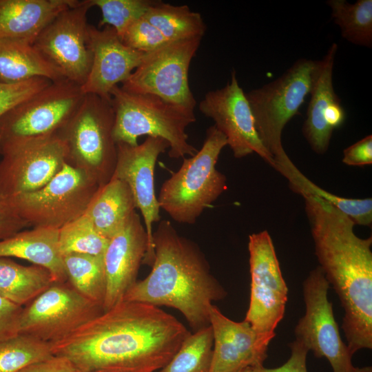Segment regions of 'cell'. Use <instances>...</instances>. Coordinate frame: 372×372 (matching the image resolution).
<instances>
[{
    "label": "cell",
    "instance_id": "83f0119b",
    "mask_svg": "<svg viewBox=\"0 0 372 372\" xmlns=\"http://www.w3.org/2000/svg\"><path fill=\"white\" fill-rule=\"evenodd\" d=\"M63 258L68 282L82 296L103 307L106 291L103 256L69 254Z\"/></svg>",
    "mask_w": 372,
    "mask_h": 372
},
{
    "label": "cell",
    "instance_id": "4fadbf2b",
    "mask_svg": "<svg viewBox=\"0 0 372 372\" xmlns=\"http://www.w3.org/2000/svg\"><path fill=\"white\" fill-rule=\"evenodd\" d=\"M330 285L322 269H312L303 282L306 311L295 327L296 339L318 358H327L333 372H352L354 367L347 345L342 341L327 298Z\"/></svg>",
    "mask_w": 372,
    "mask_h": 372
},
{
    "label": "cell",
    "instance_id": "4dcf8cb0",
    "mask_svg": "<svg viewBox=\"0 0 372 372\" xmlns=\"http://www.w3.org/2000/svg\"><path fill=\"white\" fill-rule=\"evenodd\" d=\"M53 355L51 344L25 334L0 341V372H19Z\"/></svg>",
    "mask_w": 372,
    "mask_h": 372
},
{
    "label": "cell",
    "instance_id": "484cf974",
    "mask_svg": "<svg viewBox=\"0 0 372 372\" xmlns=\"http://www.w3.org/2000/svg\"><path fill=\"white\" fill-rule=\"evenodd\" d=\"M53 282L50 272L41 267L0 258V296L19 306L30 303Z\"/></svg>",
    "mask_w": 372,
    "mask_h": 372
},
{
    "label": "cell",
    "instance_id": "ffe728a7",
    "mask_svg": "<svg viewBox=\"0 0 372 372\" xmlns=\"http://www.w3.org/2000/svg\"><path fill=\"white\" fill-rule=\"evenodd\" d=\"M148 248V238L140 216L135 211L112 238L103 254L106 291L103 311L123 300L136 277Z\"/></svg>",
    "mask_w": 372,
    "mask_h": 372
},
{
    "label": "cell",
    "instance_id": "603a6c76",
    "mask_svg": "<svg viewBox=\"0 0 372 372\" xmlns=\"http://www.w3.org/2000/svg\"><path fill=\"white\" fill-rule=\"evenodd\" d=\"M59 229L33 227L0 240V258H18L48 270L54 282H68L59 249Z\"/></svg>",
    "mask_w": 372,
    "mask_h": 372
},
{
    "label": "cell",
    "instance_id": "f35d334b",
    "mask_svg": "<svg viewBox=\"0 0 372 372\" xmlns=\"http://www.w3.org/2000/svg\"><path fill=\"white\" fill-rule=\"evenodd\" d=\"M342 162L349 166L372 164V136L367 135L343 151Z\"/></svg>",
    "mask_w": 372,
    "mask_h": 372
},
{
    "label": "cell",
    "instance_id": "836d02e7",
    "mask_svg": "<svg viewBox=\"0 0 372 372\" xmlns=\"http://www.w3.org/2000/svg\"><path fill=\"white\" fill-rule=\"evenodd\" d=\"M299 194H310L318 196L347 215L355 223L369 227L372 223V199L349 198L337 196L307 179Z\"/></svg>",
    "mask_w": 372,
    "mask_h": 372
},
{
    "label": "cell",
    "instance_id": "d6986e66",
    "mask_svg": "<svg viewBox=\"0 0 372 372\" xmlns=\"http://www.w3.org/2000/svg\"><path fill=\"white\" fill-rule=\"evenodd\" d=\"M89 46L92 59L88 76L81 86L85 94L111 100V92L125 81L138 66L145 53L123 43L116 30L88 25Z\"/></svg>",
    "mask_w": 372,
    "mask_h": 372
},
{
    "label": "cell",
    "instance_id": "d6a6232c",
    "mask_svg": "<svg viewBox=\"0 0 372 372\" xmlns=\"http://www.w3.org/2000/svg\"><path fill=\"white\" fill-rule=\"evenodd\" d=\"M92 6L101 12L99 28H113L120 39L127 28L142 17L154 2V0H90Z\"/></svg>",
    "mask_w": 372,
    "mask_h": 372
},
{
    "label": "cell",
    "instance_id": "d4e9b609",
    "mask_svg": "<svg viewBox=\"0 0 372 372\" xmlns=\"http://www.w3.org/2000/svg\"><path fill=\"white\" fill-rule=\"evenodd\" d=\"M36 77L65 79L33 44L0 39V82L15 83Z\"/></svg>",
    "mask_w": 372,
    "mask_h": 372
},
{
    "label": "cell",
    "instance_id": "5bb4252c",
    "mask_svg": "<svg viewBox=\"0 0 372 372\" xmlns=\"http://www.w3.org/2000/svg\"><path fill=\"white\" fill-rule=\"evenodd\" d=\"M91 7L90 0L79 1L56 16L33 43L65 79L80 86L88 76L92 59L87 21Z\"/></svg>",
    "mask_w": 372,
    "mask_h": 372
},
{
    "label": "cell",
    "instance_id": "8d00e7d4",
    "mask_svg": "<svg viewBox=\"0 0 372 372\" xmlns=\"http://www.w3.org/2000/svg\"><path fill=\"white\" fill-rule=\"evenodd\" d=\"M22 309L0 296V341L19 334Z\"/></svg>",
    "mask_w": 372,
    "mask_h": 372
},
{
    "label": "cell",
    "instance_id": "4316f807",
    "mask_svg": "<svg viewBox=\"0 0 372 372\" xmlns=\"http://www.w3.org/2000/svg\"><path fill=\"white\" fill-rule=\"evenodd\" d=\"M165 37L167 41L203 38L206 25L200 13L187 5L174 6L154 1L143 15Z\"/></svg>",
    "mask_w": 372,
    "mask_h": 372
},
{
    "label": "cell",
    "instance_id": "7c38bea8",
    "mask_svg": "<svg viewBox=\"0 0 372 372\" xmlns=\"http://www.w3.org/2000/svg\"><path fill=\"white\" fill-rule=\"evenodd\" d=\"M248 250L251 291L245 320L257 332L275 336L285 315L288 288L268 231L249 235Z\"/></svg>",
    "mask_w": 372,
    "mask_h": 372
},
{
    "label": "cell",
    "instance_id": "ba28073f",
    "mask_svg": "<svg viewBox=\"0 0 372 372\" xmlns=\"http://www.w3.org/2000/svg\"><path fill=\"white\" fill-rule=\"evenodd\" d=\"M101 185L65 163L43 187L6 200L29 226L60 229L83 216Z\"/></svg>",
    "mask_w": 372,
    "mask_h": 372
},
{
    "label": "cell",
    "instance_id": "5b68a950",
    "mask_svg": "<svg viewBox=\"0 0 372 372\" xmlns=\"http://www.w3.org/2000/svg\"><path fill=\"white\" fill-rule=\"evenodd\" d=\"M116 143L137 145L141 136L159 137L169 144L172 158L192 156L197 149L189 143L187 127L196 120L192 110L152 94H134L115 86L111 92Z\"/></svg>",
    "mask_w": 372,
    "mask_h": 372
},
{
    "label": "cell",
    "instance_id": "9a60e30c",
    "mask_svg": "<svg viewBox=\"0 0 372 372\" xmlns=\"http://www.w3.org/2000/svg\"><path fill=\"white\" fill-rule=\"evenodd\" d=\"M0 154V196L6 200L41 189L66 163L58 133L10 145Z\"/></svg>",
    "mask_w": 372,
    "mask_h": 372
},
{
    "label": "cell",
    "instance_id": "8992f818",
    "mask_svg": "<svg viewBox=\"0 0 372 372\" xmlns=\"http://www.w3.org/2000/svg\"><path fill=\"white\" fill-rule=\"evenodd\" d=\"M227 138L214 125L209 127L201 148L183 158L178 171L162 185L158 202L174 220L193 225L203 211L227 190L226 176L216 169Z\"/></svg>",
    "mask_w": 372,
    "mask_h": 372
},
{
    "label": "cell",
    "instance_id": "7a4b0ae2",
    "mask_svg": "<svg viewBox=\"0 0 372 372\" xmlns=\"http://www.w3.org/2000/svg\"><path fill=\"white\" fill-rule=\"evenodd\" d=\"M152 238V270L134 284L123 300L176 309L194 331L209 326L212 302L227 293L211 274L204 254L167 220L160 221Z\"/></svg>",
    "mask_w": 372,
    "mask_h": 372
},
{
    "label": "cell",
    "instance_id": "44dd1931",
    "mask_svg": "<svg viewBox=\"0 0 372 372\" xmlns=\"http://www.w3.org/2000/svg\"><path fill=\"white\" fill-rule=\"evenodd\" d=\"M338 44L332 43L325 56L316 61L309 94L311 99L302 134L312 150L318 154L327 152L334 130L346 118L341 100L335 92L333 70Z\"/></svg>",
    "mask_w": 372,
    "mask_h": 372
},
{
    "label": "cell",
    "instance_id": "277c9868",
    "mask_svg": "<svg viewBox=\"0 0 372 372\" xmlns=\"http://www.w3.org/2000/svg\"><path fill=\"white\" fill-rule=\"evenodd\" d=\"M316 61L301 58L278 79L245 93L259 138L293 192L304 175L285 151L282 133L309 94Z\"/></svg>",
    "mask_w": 372,
    "mask_h": 372
},
{
    "label": "cell",
    "instance_id": "7bdbcfd3",
    "mask_svg": "<svg viewBox=\"0 0 372 372\" xmlns=\"http://www.w3.org/2000/svg\"><path fill=\"white\" fill-rule=\"evenodd\" d=\"M258 369L259 368H257V369L249 368V369H246L240 371L238 372H257Z\"/></svg>",
    "mask_w": 372,
    "mask_h": 372
},
{
    "label": "cell",
    "instance_id": "30bf717a",
    "mask_svg": "<svg viewBox=\"0 0 372 372\" xmlns=\"http://www.w3.org/2000/svg\"><path fill=\"white\" fill-rule=\"evenodd\" d=\"M201 39L196 37L169 41L145 53L121 87L130 93L154 95L194 110L196 101L189 87L188 74Z\"/></svg>",
    "mask_w": 372,
    "mask_h": 372
},
{
    "label": "cell",
    "instance_id": "d590c367",
    "mask_svg": "<svg viewBox=\"0 0 372 372\" xmlns=\"http://www.w3.org/2000/svg\"><path fill=\"white\" fill-rule=\"evenodd\" d=\"M53 81L36 77L15 83L0 82V118L14 107L48 87Z\"/></svg>",
    "mask_w": 372,
    "mask_h": 372
},
{
    "label": "cell",
    "instance_id": "60d3db41",
    "mask_svg": "<svg viewBox=\"0 0 372 372\" xmlns=\"http://www.w3.org/2000/svg\"><path fill=\"white\" fill-rule=\"evenodd\" d=\"M19 372H77L71 362L63 357L52 355L31 364Z\"/></svg>",
    "mask_w": 372,
    "mask_h": 372
},
{
    "label": "cell",
    "instance_id": "e0dca14e",
    "mask_svg": "<svg viewBox=\"0 0 372 372\" xmlns=\"http://www.w3.org/2000/svg\"><path fill=\"white\" fill-rule=\"evenodd\" d=\"M116 146L117 160L112 177L127 183L142 214L148 238L143 262L152 266L154 258L153 224L161 218L154 188V169L158 157L166 152L169 144L162 138L147 136L143 143L135 146L121 143Z\"/></svg>",
    "mask_w": 372,
    "mask_h": 372
},
{
    "label": "cell",
    "instance_id": "74e56055",
    "mask_svg": "<svg viewBox=\"0 0 372 372\" xmlns=\"http://www.w3.org/2000/svg\"><path fill=\"white\" fill-rule=\"evenodd\" d=\"M9 203L0 196V240L7 238L28 227Z\"/></svg>",
    "mask_w": 372,
    "mask_h": 372
},
{
    "label": "cell",
    "instance_id": "f546056e",
    "mask_svg": "<svg viewBox=\"0 0 372 372\" xmlns=\"http://www.w3.org/2000/svg\"><path fill=\"white\" fill-rule=\"evenodd\" d=\"M213 343L210 325L189 333L160 372H209Z\"/></svg>",
    "mask_w": 372,
    "mask_h": 372
},
{
    "label": "cell",
    "instance_id": "9c48e42d",
    "mask_svg": "<svg viewBox=\"0 0 372 372\" xmlns=\"http://www.w3.org/2000/svg\"><path fill=\"white\" fill-rule=\"evenodd\" d=\"M84 96L80 85L61 79L18 104L0 118V151L57 133Z\"/></svg>",
    "mask_w": 372,
    "mask_h": 372
},
{
    "label": "cell",
    "instance_id": "e575fe53",
    "mask_svg": "<svg viewBox=\"0 0 372 372\" xmlns=\"http://www.w3.org/2000/svg\"><path fill=\"white\" fill-rule=\"evenodd\" d=\"M121 39L127 46L144 53L154 51L169 42L143 16L127 28Z\"/></svg>",
    "mask_w": 372,
    "mask_h": 372
},
{
    "label": "cell",
    "instance_id": "2e32d148",
    "mask_svg": "<svg viewBox=\"0 0 372 372\" xmlns=\"http://www.w3.org/2000/svg\"><path fill=\"white\" fill-rule=\"evenodd\" d=\"M199 110L211 118L216 128L225 135L235 158H242L256 153L276 169L273 158L257 134L250 105L239 85L235 70L223 87L207 92L199 103Z\"/></svg>",
    "mask_w": 372,
    "mask_h": 372
},
{
    "label": "cell",
    "instance_id": "ab89813d",
    "mask_svg": "<svg viewBox=\"0 0 372 372\" xmlns=\"http://www.w3.org/2000/svg\"><path fill=\"white\" fill-rule=\"evenodd\" d=\"M291 355L282 366L273 369L261 366L257 372H307L306 360L309 349L299 340L289 344Z\"/></svg>",
    "mask_w": 372,
    "mask_h": 372
},
{
    "label": "cell",
    "instance_id": "6da1fadb",
    "mask_svg": "<svg viewBox=\"0 0 372 372\" xmlns=\"http://www.w3.org/2000/svg\"><path fill=\"white\" fill-rule=\"evenodd\" d=\"M189 333L158 307L122 300L51 347L77 372H155Z\"/></svg>",
    "mask_w": 372,
    "mask_h": 372
},
{
    "label": "cell",
    "instance_id": "f1b7e54d",
    "mask_svg": "<svg viewBox=\"0 0 372 372\" xmlns=\"http://www.w3.org/2000/svg\"><path fill=\"white\" fill-rule=\"evenodd\" d=\"M331 17L347 41L361 46H372V0H329Z\"/></svg>",
    "mask_w": 372,
    "mask_h": 372
},
{
    "label": "cell",
    "instance_id": "52a82bcc",
    "mask_svg": "<svg viewBox=\"0 0 372 372\" xmlns=\"http://www.w3.org/2000/svg\"><path fill=\"white\" fill-rule=\"evenodd\" d=\"M114 112L111 101L85 94L80 105L57 132L66 148V163L101 186L114 175L117 146L114 138Z\"/></svg>",
    "mask_w": 372,
    "mask_h": 372
},
{
    "label": "cell",
    "instance_id": "b9f144b4",
    "mask_svg": "<svg viewBox=\"0 0 372 372\" xmlns=\"http://www.w3.org/2000/svg\"><path fill=\"white\" fill-rule=\"evenodd\" d=\"M352 372H372L371 366H365L362 368L354 367Z\"/></svg>",
    "mask_w": 372,
    "mask_h": 372
},
{
    "label": "cell",
    "instance_id": "ac0fdd59",
    "mask_svg": "<svg viewBox=\"0 0 372 372\" xmlns=\"http://www.w3.org/2000/svg\"><path fill=\"white\" fill-rule=\"evenodd\" d=\"M209 325L213 355L209 372H238L263 366L273 335L260 333L245 321L235 322L212 304Z\"/></svg>",
    "mask_w": 372,
    "mask_h": 372
},
{
    "label": "cell",
    "instance_id": "cb8c5ba5",
    "mask_svg": "<svg viewBox=\"0 0 372 372\" xmlns=\"http://www.w3.org/2000/svg\"><path fill=\"white\" fill-rule=\"evenodd\" d=\"M136 208L127 183L112 177L101 186L84 215L101 236L110 239L125 225Z\"/></svg>",
    "mask_w": 372,
    "mask_h": 372
},
{
    "label": "cell",
    "instance_id": "8fae6325",
    "mask_svg": "<svg viewBox=\"0 0 372 372\" xmlns=\"http://www.w3.org/2000/svg\"><path fill=\"white\" fill-rule=\"evenodd\" d=\"M103 312L101 304L82 296L68 282H53L23 307L19 334L52 344Z\"/></svg>",
    "mask_w": 372,
    "mask_h": 372
},
{
    "label": "cell",
    "instance_id": "1f68e13d",
    "mask_svg": "<svg viewBox=\"0 0 372 372\" xmlns=\"http://www.w3.org/2000/svg\"><path fill=\"white\" fill-rule=\"evenodd\" d=\"M108 242L84 214L59 229V245L63 256L69 254L103 256Z\"/></svg>",
    "mask_w": 372,
    "mask_h": 372
},
{
    "label": "cell",
    "instance_id": "3957f363",
    "mask_svg": "<svg viewBox=\"0 0 372 372\" xmlns=\"http://www.w3.org/2000/svg\"><path fill=\"white\" fill-rule=\"evenodd\" d=\"M354 226L348 216L334 214L311 227L319 267L344 311L342 329L352 355L372 348V237L357 236Z\"/></svg>",
    "mask_w": 372,
    "mask_h": 372
},
{
    "label": "cell",
    "instance_id": "7402d4cb",
    "mask_svg": "<svg viewBox=\"0 0 372 372\" xmlns=\"http://www.w3.org/2000/svg\"><path fill=\"white\" fill-rule=\"evenodd\" d=\"M79 0H0V39L33 44L61 12Z\"/></svg>",
    "mask_w": 372,
    "mask_h": 372
}]
</instances>
